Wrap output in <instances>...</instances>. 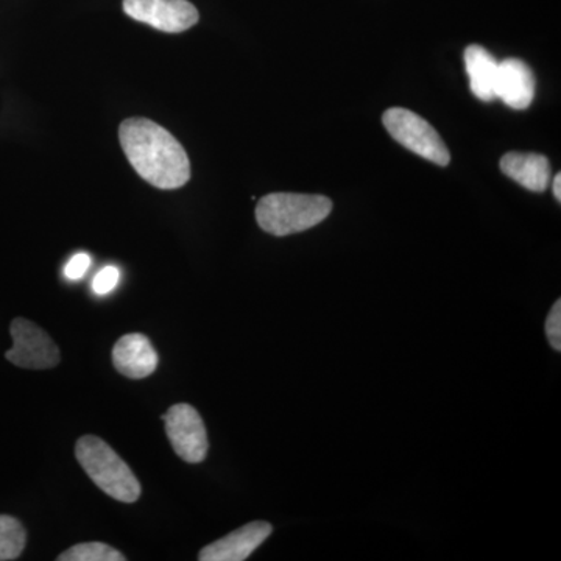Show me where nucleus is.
Wrapping results in <instances>:
<instances>
[{"instance_id": "10", "label": "nucleus", "mask_w": 561, "mask_h": 561, "mask_svg": "<svg viewBox=\"0 0 561 561\" xmlns=\"http://www.w3.org/2000/svg\"><path fill=\"white\" fill-rule=\"evenodd\" d=\"M113 364L125 378L144 379L158 367V353L149 337L144 334H127L113 348Z\"/></svg>"}, {"instance_id": "5", "label": "nucleus", "mask_w": 561, "mask_h": 561, "mask_svg": "<svg viewBox=\"0 0 561 561\" xmlns=\"http://www.w3.org/2000/svg\"><path fill=\"white\" fill-rule=\"evenodd\" d=\"M13 348L7 351V360L27 370H49L60 364L61 354L43 328L33 321L14 319L10 328Z\"/></svg>"}, {"instance_id": "2", "label": "nucleus", "mask_w": 561, "mask_h": 561, "mask_svg": "<svg viewBox=\"0 0 561 561\" xmlns=\"http://www.w3.org/2000/svg\"><path fill=\"white\" fill-rule=\"evenodd\" d=\"M332 210V202L324 195L276 192L265 195L256 206V220L272 236L297 234L317 227Z\"/></svg>"}, {"instance_id": "14", "label": "nucleus", "mask_w": 561, "mask_h": 561, "mask_svg": "<svg viewBox=\"0 0 561 561\" xmlns=\"http://www.w3.org/2000/svg\"><path fill=\"white\" fill-rule=\"evenodd\" d=\"M58 561H125L119 551L105 542H81L62 552Z\"/></svg>"}, {"instance_id": "4", "label": "nucleus", "mask_w": 561, "mask_h": 561, "mask_svg": "<svg viewBox=\"0 0 561 561\" xmlns=\"http://www.w3.org/2000/svg\"><path fill=\"white\" fill-rule=\"evenodd\" d=\"M383 127L390 133L391 138L413 151L424 160L435 162L437 165L449 164L451 153L443 142L442 136L435 131L430 122L424 121L419 114L405 108H390L383 113Z\"/></svg>"}, {"instance_id": "8", "label": "nucleus", "mask_w": 561, "mask_h": 561, "mask_svg": "<svg viewBox=\"0 0 561 561\" xmlns=\"http://www.w3.org/2000/svg\"><path fill=\"white\" fill-rule=\"evenodd\" d=\"M272 524L253 522L203 548L201 561H243L271 537Z\"/></svg>"}, {"instance_id": "16", "label": "nucleus", "mask_w": 561, "mask_h": 561, "mask_svg": "<svg viewBox=\"0 0 561 561\" xmlns=\"http://www.w3.org/2000/svg\"><path fill=\"white\" fill-rule=\"evenodd\" d=\"M546 335L556 351H561V301L557 300L546 320Z\"/></svg>"}, {"instance_id": "6", "label": "nucleus", "mask_w": 561, "mask_h": 561, "mask_svg": "<svg viewBox=\"0 0 561 561\" xmlns=\"http://www.w3.org/2000/svg\"><path fill=\"white\" fill-rule=\"evenodd\" d=\"M161 419L164 420L165 434L176 456L187 463H202L208 454L209 443L205 423L197 409L183 402L172 405Z\"/></svg>"}, {"instance_id": "3", "label": "nucleus", "mask_w": 561, "mask_h": 561, "mask_svg": "<svg viewBox=\"0 0 561 561\" xmlns=\"http://www.w3.org/2000/svg\"><path fill=\"white\" fill-rule=\"evenodd\" d=\"M76 457L103 493L125 504L139 500L142 489L138 478L108 443L94 435H84L77 442Z\"/></svg>"}, {"instance_id": "13", "label": "nucleus", "mask_w": 561, "mask_h": 561, "mask_svg": "<svg viewBox=\"0 0 561 561\" xmlns=\"http://www.w3.org/2000/svg\"><path fill=\"white\" fill-rule=\"evenodd\" d=\"M27 545V531L20 519L0 515V561L20 559Z\"/></svg>"}, {"instance_id": "18", "label": "nucleus", "mask_w": 561, "mask_h": 561, "mask_svg": "<svg viewBox=\"0 0 561 561\" xmlns=\"http://www.w3.org/2000/svg\"><path fill=\"white\" fill-rule=\"evenodd\" d=\"M561 175L560 173H557L556 179H553V197L557 198V201H561Z\"/></svg>"}, {"instance_id": "15", "label": "nucleus", "mask_w": 561, "mask_h": 561, "mask_svg": "<svg viewBox=\"0 0 561 561\" xmlns=\"http://www.w3.org/2000/svg\"><path fill=\"white\" fill-rule=\"evenodd\" d=\"M119 279V268L114 267V265H108V267L102 268V271L95 275L94 280H92V290H94L95 295H101V297L102 295H108L110 291L116 289Z\"/></svg>"}, {"instance_id": "1", "label": "nucleus", "mask_w": 561, "mask_h": 561, "mask_svg": "<svg viewBox=\"0 0 561 561\" xmlns=\"http://www.w3.org/2000/svg\"><path fill=\"white\" fill-rule=\"evenodd\" d=\"M119 139L125 157L140 179L162 191L183 187L191 179L186 150L171 133L144 117L122 122Z\"/></svg>"}, {"instance_id": "9", "label": "nucleus", "mask_w": 561, "mask_h": 561, "mask_svg": "<svg viewBox=\"0 0 561 561\" xmlns=\"http://www.w3.org/2000/svg\"><path fill=\"white\" fill-rule=\"evenodd\" d=\"M494 95L513 110L529 108L535 95V77L529 66L518 58L500 62Z\"/></svg>"}, {"instance_id": "11", "label": "nucleus", "mask_w": 561, "mask_h": 561, "mask_svg": "<svg viewBox=\"0 0 561 561\" xmlns=\"http://www.w3.org/2000/svg\"><path fill=\"white\" fill-rule=\"evenodd\" d=\"M501 171L531 192H545L551 181V162L538 153H505L501 158Z\"/></svg>"}, {"instance_id": "17", "label": "nucleus", "mask_w": 561, "mask_h": 561, "mask_svg": "<svg viewBox=\"0 0 561 561\" xmlns=\"http://www.w3.org/2000/svg\"><path fill=\"white\" fill-rule=\"evenodd\" d=\"M91 267V256L88 253H77L70 257L65 267V276L70 280H79L83 278L84 273Z\"/></svg>"}, {"instance_id": "12", "label": "nucleus", "mask_w": 561, "mask_h": 561, "mask_svg": "<svg viewBox=\"0 0 561 561\" xmlns=\"http://www.w3.org/2000/svg\"><path fill=\"white\" fill-rule=\"evenodd\" d=\"M497 65L500 62L485 47L472 44L465 50V66L470 77L471 91L479 101L491 102L496 99L494 84H496Z\"/></svg>"}, {"instance_id": "7", "label": "nucleus", "mask_w": 561, "mask_h": 561, "mask_svg": "<svg viewBox=\"0 0 561 561\" xmlns=\"http://www.w3.org/2000/svg\"><path fill=\"white\" fill-rule=\"evenodd\" d=\"M124 11L131 20L165 33L190 31L201 20L187 0H124Z\"/></svg>"}]
</instances>
